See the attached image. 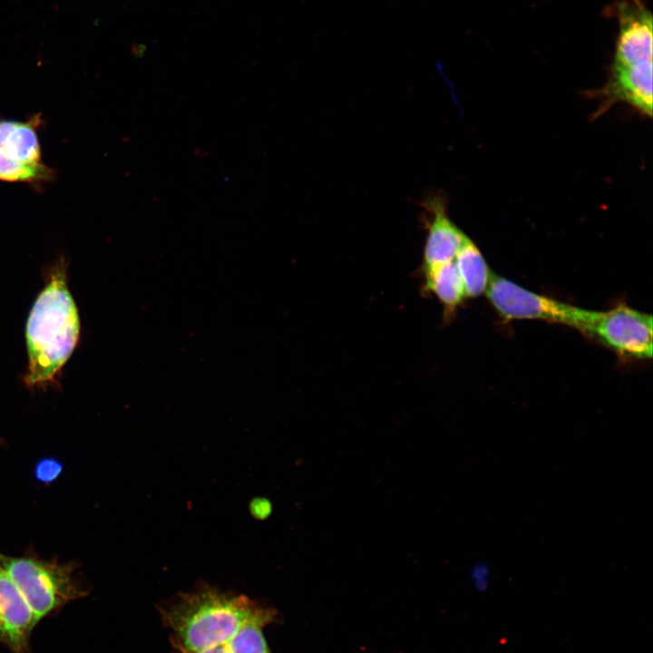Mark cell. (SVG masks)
Returning <instances> with one entry per match:
<instances>
[{
    "instance_id": "1",
    "label": "cell",
    "mask_w": 653,
    "mask_h": 653,
    "mask_svg": "<svg viewBox=\"0 0 653 653\" xmlns=\"http://www.w3.org/2000/svg\"><path fill=\"white\" fill-rule=\"evenodd\" d=\"M178 653H270L264 629L275 609L203 583L160 609Z\"/></svg>"
},
{
    "instance_id": "2",
    "label": "cell",
    "mask_w": 653,
    "mask_h": 653,
    "mask_svg": "<svg viewBox=\"0 0 653 653\" xmlns=\"http://www.w3.org/2000/svg\"><path fill=\"white\" fill-rule=\"evenodd\" d=\"M80 321L64 275L57 271L35 300L26 324L30 385L53 378L71 356Z\"/></svg>"
},
{
    "instance_id": "3",
    "label": "cell",
    "mask_w": 653,
    "mask_h": 653,
    "mask_svg": "<svg viewBox=\"0 0 653 653\" xmlns=\"http://www.w3.org/2000/svg\"><path fill=\"white\" fill-rule=\"evenodd\" d=\"M0 566L17 586L38 621L86 595L70 565L0 552Z\"/></svg>"
},
{
    "instance_id": "4",
    "label": "cell",
    "mask_w": 653,
    "mask_h": 653,
    "mask_svg": "<svg viewBox=\"0 0 653 653\" xmlns=\"http://www.w3.org/2000/svg\"><path fill=\"white\" fill-rule=\"evenodd\" d=\"M40 113L25 121L0 120V180L42 189L55 173L42 157Z\"/></svg>"
},
{
    "instance_id": "5",
    "label": "cell",
    "mask_w": 653,
    "mask_h": 653,
    "mask_svg": "<svg viewBox=\"0 0 653 653\" xmlns=\"http://www.w3.org/2000/svg\"><path fill=\"white\" fill-rule=\"evenodd\" d=\"M485 294L506 319H539L570 326L585 333L594 312L528 290L492 274Z\"/></svg>"
},
{
    "instance_id": "6",
    "label": "cell",
    "mask_w": 653,
    "mask_h": 653,
    "mask_svg": "<svg viewBox=\"0 0 653 653\" xmlns=\"http://www.w3.org/2000/svg\"><path fill=\"white\" fill-rule=\"evenodd\" d=\"M585 333L623 356H652V317L628 306L595 311Z\"/></svg>"
},
{
    "instance_id": "7",
    "label": "cell",
    "mask_w": 653,
    "mask_h": 653,
    "mask_svg": "<svg viewBox=\"0 0 653 653\" xmlns=\"http://www.w3.org/2000/svg\"><path fill=\"white\" fill-rule=\"evenodd\" d=\"M619 34L613 65H632L652 60V16L644 0H619Z\"/></svg>"
},
{
    "instance_id": "8",
    "label": "cell",
    "mask_w": 653,
    "mask_h": 653,
    "mask_svg": "<svg viewBox=\"0 0 653 653\" xmlns=\"http://www.w3.org/2000/svg\"><path fill=\"white\" fill-rule=\"evenodd\" d=\"M38 623L26 599L0 566V643L11 653H30L31 635Z\"/></svg>"
},
{
    "instance_id": "9",
    "label": "cell",
    "mask_w": 653,
    "mask_h": 653,
    "mask_svg": "<svg viewBox=\"0 0 653 653\" xmlns=\"http://www.w3.org/2000/svg\"><path fill=\"white\" fill-rule=\"evenodd\" d=\"M608 94L648 116L652 114V60L632 65H613Z\"/></svg>"
},
{
    "instance_id": "10",
    "label": "cell",
    "mask_w": 653,
    "mask_h": 653,
    "mask_svg": "<svg viewBox=\"0 0 653 653\" xmlns=\"http://www.w3.org/2000/svg\"><path fill=\"white\" fill-rule=\"evenodd\" d=\"M468 237L436 209L424 249V268L453 261Z\"/></svg>"
},
{
    "instance_id": "11",
    "label": "cell",
    "mask_w": 653,
    "mask_h": 653,
    "mask_svg": "<svg viewBox=\"0 0 653 653\" xmlns=\"http://www.w3.org/2000/svg\"><path fill=\"white\" fill-rule=\"evenodd\" d=\"M424 287L449 311L454 310L466 297L464 287L453 261L424 268Z\"/></svg>"
},
{
    "instance_id": "12",
    "label": "cell",
    "mask_w": 653,
    "mask_h": 653,
    "mask_svg": "<svg viewBox=\"0 0 653 653\" xmlns=\"http://www.w3.org/2000/svg\"><path fill=\"white\" fill-rule=\"evenodd\" d=\"M454 263L462 278L466 297L485 293L492 272L476 245L468 238Z\"/></svg>"
},
{
    "instance_id": "13",
    "label": "cell",
    "mask_w": 653,
    "mask_h": 653,
    "mask_svg": "<svg viewBox=\"0 0 653 653\" xmlns=\"http://www.w3.org/2000/svg\"><path fill=\"white\" fill-rule=\"evenodd\" d=\"M60 470V465L56 462L48 460L38 464L36 474L41 480L51 481L58 475Z\"/></svg>"
}]
</instances>
